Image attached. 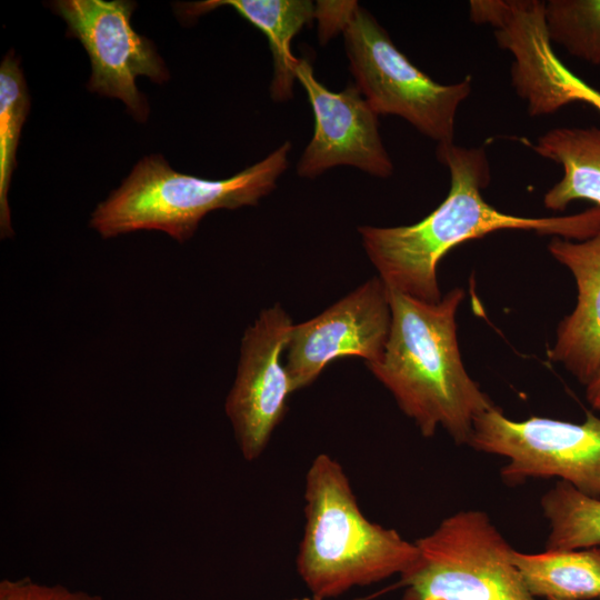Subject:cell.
Listing matches in <instances>:
<instances>
[{
	"label": "cell",
	"instance_id": "1",
	"mask_svg": "<svg viewBox=\"0 0 600 600\" xmlns=\"http://www.w3.org/2000/svg\"><path fill=\"white\" fill-rule=\"evenodd\" d=\"M437 156L450 173L446 199L414 224L358 228L366 253L388 289L427 302L442 298L437 267L462 242L499 230L533 231L567 240H586L600 229V207L550 218H524L489 204L482 190L490 181V164L482 147L440 146Z\"/></svg>",
	"mask_w": 600,
	"mask_h": 600
},
{
	"label": "cell",
	"instance_id": "2",
	"mask_svg": "<svg viewBox=\"0 0 600 600\" xmlns=\"http://www.w3.org/2000/svg\"><path fill=\"white\" fill-rule=\"evenodd\" d=\"M391 328L381 360L369 371L392 394L426 438L443 428L468 444L474 420L496 404L468 374L457 339L456 313L464 290L438 302L388 289Z\"/></svg>",
	"mask_w": 600,
	"mask_h": 600
},
{
	"label": "cell",
	"instance_id": "3",
	"mask_svg": "<svg viewBox=\"0 0 600 600\" xmlns=\"http://www.w3.org/2000/svg\"><path fill=\"white\" fill-rule=\"evenodd\" d=\"M304 519L296 562L312 600L401 576L419 557L414 541L366 518L342 466L327 453L307 471Z\"/></svg>",
	"mask_w": 600,
	"mask_h": 600
},
{
	"label": "cell",
	"instance_id": "4",
	"mask_svg": "<svg viewBox=\"0 0 600 600\" xmlns=\"http://www.w3.org/2000/svg\"><path fill=\"white\" fill-rule=\"evenodd\" d=\"M290 149L291 143L286 141L263 160L222 180L177 172L159 154L144 157L97 206L90 226L102 238L159 230L184 242L207 213L254 206L270 193L288 167Z\"/></svg>",
	"mask_w": 600,
	"mask_h": 600
},
{
	"label": "cell",
	"instance_id": "5",
	"mask_svg": "<svg viewBox=\"0 0 600 600\" xmlns=\"http://www.w3.org/2000/svg\"><path fill=\"white\" fill-rule=\"evenodd\" d=\"M316 18L326 41L343 33L356 86L377 114L403 118L438 147L453 143L458 109L472 91L471 76L452 84L433 81L356 1H318Z\"/></svg>",
	"mask_w": 600,
	"mask_h": 600
},
{
	"label": "cell",
	"instance_id": "6",
	"mask_svg": "<svg viewBox=\"0 0 600 600\" xmlns=\"http://www.w3.org/2000/svg\"><path fill=\"white\" fill-rule=\"evenodd\" d=\"M414 543L419 557L397 583L401 600H536L483 511L456 512Z\"/></svg>",
	"mask_w": 600,
	"mask_h": 600
},
{
	"label": "cell",
	"instance_id": "7",
	"mask_svg": "<svg viewBox=\"0 0 600 600\" xmlns=\"http://www.w3.org/2000/svg\"><path fill=\"white\" fill-rule=\"evenodd\" d=\"M468 444L506 458L500 473L509 484L558 478L600 498V418L592 413L582 423L542 417L514 421L494 406L474 420Z\"/></svg>",
	"mask_w": 600,
	"mask_h": 600
},
{
	"label": "cell",
	"instance_id": "8",
	"mask_svg": "<svg viewBox=\"0 0 600 600\" xmlns=\"http://www.w3.org/2000/svg\"><path fill=\"white\" fill-rule=\"evenodd\" d=\"M469 14L490 26L497 43L512 56L511 82L529 114L547 116L581 102L600 113V91L568 69L552 49L544 1L471 0Z\"/></svg>",
	"mask_w": 600,
	"mask_h": 600
},
{
	"label": "cell",
	"instance_id": "9",
	"mask_svg": "<svg viewBox=\"0 0 600 600\" xmlns=\"http://www.w3.org/2000/svg\"><path fill=\"white\" fill-rule=\"evenodd\" d=\"M136 4L124 0H59L52 10L68 26V32L86 49L92 73V92L122 100L138 120L148 116L144 98L136 86L143 76L162 83L169 78L153 43L131 26Z\"/></svg>",
	"mask_w": 600,
	"mask_h": 600
},
{
	"label": "cell",
	"instance_id": "10",
	"mask_svg": "<svg viewBox=\"0 0 600 600\" xmlns=\"http://www.w3.org/2000/svg\"><path fill=\"white\" fill-rule=\"evenodd\" d=\"M292 326L289 314L276 303L262 310L242 337L224 410L247 461L262 454L294 392L282 360Z\"/></svg>",
	"mask_w": 600,
	"mask_h": 600
},
{
	"label": "cell",
	"instance_id": "11",
	"mask_svg": "<svg viewBox=\"0 0 600 600\" xmlns=\"http://www.w3.org/2000/svg\"><path fill=\"white\" fill-rule=\"evenodd\" d=\"M391 307L386 283L373 277L320 314L293 324L284 348V367L293 391L310 386L333 360H381L391 328Z\"/></svg>",
	"mask_w": 600,
	"mask_h": 600
},
{
	"label": "cell",
	"instance_id": "12",
	"mask_svg": "<svg viewBox=\"0 0 600 600\" xmlns=\"http://www.w3.org/2000/svg\"><path fill=\"white\" fill-rule=\"evenodd\" d=\"M296 78L307 91L314 116L312 139L302 153L297 173L314 178L336 166H353L364 172L387 178L392 161L379 133L377 112L356 84L332 92L313 74L312 66L300 59Z\"/></svg>",
	"mask_w": 600,
	"mask_h": 600
},
{
	"label": "cell",
	"instance_id": "13",
	"mask_svg": "<svg viewBox=\"0 0 600 600\" xmlns=\"http://www.w3.org/2000/svg\"><path fill=\"white\" fill-rule=\"evenodd\" d=\"M548 250L571 271L578 291L574 309L557 327L549 358L587 384L600 367V229L581 241L554 237Z\"/></svg>",
	"mask_w": 600,
	"mask_h": 600
},
{
	"label": "cell",
	"instance_id": "14",
	"mask_svg": "<svg viewBox=\"0 0 600 600\" xmlns=\"http://www.w3.org/2000/svg\"><path fill=\"white\" fill-rule=\"evenodd\" d=\"M221 6L236 9L267 37L273 59L271 97L289 100L300 60L291 52V40L316 18V4L307 0H208L188 4L186 13L198 16Z\"/></svg>",
	"mask_w": 600,
	"mask_h": 600
},
{
	"label": "cell",
	"instance_id": "15",
	"mask_svg": "<svg viewBox=\"0 0 600 600\" xmlns=\"http://www.w3.org/2000/svg\"><path fill=\"white\" fill-rule=\"evenodd\" d=\"M532 149L559 163L563 176L543 197L552 211H564L576 200L600 207V128H554L540 136Z\"/></svg>",
	"mask_w": 600,
	"mask_h": 600
},
{
	"label": "cell",
	"instance_id": "16",
	"mask_svg": "<svg viewBox=\"0 0 600 600\" xmlns=\"http://www.w3.org/2000/svg\"><path fill=\"white\" fill-rule=\"evenodd\" d=\"M529 593L547 600H587L600 597V548L548 550L523 553L512 550Z\"/></svg>",
	"mask_w": 600,
	"mask_h": 600
},
{
	"label": "cell",
	"instance_id": "17",
	"mask_svg": "<svg viewBox=\"0 0 600 600\" xmlns=\"http://www.w3.org/2000/svg\"><path fill=\"white\" fill-rule=\"evenodd\" d=\"M550 530L548 550H578L600 546V498L587 496L566 481L541 497Z\"/></svg>",
	"mask_w": 600,
	"mask_h": 600
},
{
	"label": "cell",
	"instance_id": "18",
	"mask_svg": "<svg viewBox=\"0 0 600 600\" xmlns=\"http://www.w3.org/2000/svg\"><path fill=\"white\" fill-rule=\"evenodd\" d=\"M30 109L26 81L18 60L7 56L0 66V231L13 236L8 190L16 168V151Z\"/></svg>",
	"mask_w": 600,
	"mask_h": 600
},
{
	"label": "cell",
	"instance_id": "19",
	"mask_svg": "<svg viewBox=\"0 0 600 600\" xmlns=\"http://www.w3.org/2000/svg\"><path fill=\"white\" fill-rule=\"evenodd\" d=\"M544 21L551 43L600 66V0L544 1Z\"/></svg>",
	"mask_w": 600,
	"mask_h": 600
},
{
	"label": "cell",
	"instance_id": "20",
	"mask_svg": "<svg viewBox=\"0 0 600 600\" xmlns=\"http://www.w3.org/2000/svg\"><path fill=\"white\" fill-rule=\"evenodd\" d=\"M0 600H104L101 596L72 590L61 584H44L31 579L0 582Z\"/></svg>",
	"mask_w": 600,
	"mask_h": 600
},
{
	"label": "cell",
	"instance_id": "21",
	"mask_svg": "<svg viewBox=\"0 0 600 600\" xmlns=\"http://www.w3.org/2000/svg\"><path fill=\"white\" fill-rule=\"evenodd\" d=\"M586 398L591 407L600 412V367L586 384Z\"/></svg>",
	"mask_w": 600,
	"mask_h": 600
},
{
	"label": "cell",
	"instance_id": "22",
	"mask_svg": "<svg viewBox=\"0 0 600 600\" xmlns=\"http://www.w3.org/2000/svg\"><path fill=\"white\" fill-rule=\"evenodd\" d=\"M289 600H311V599H310V598H307V597H304V598H293V599H289Z\"/></svg>",
	"mask_w": 600,
	"mask_h": 600
},
{
	"label": "cell",
	"instance_id": "23",
	"mask_svg": "<svg viewBox=\"0 0 600 600\" xmlns=\"http://www.w3.org/2000/svg\"><path fill=\"white\" fill-rule=\"evenodd\" d=\"M600 598V597H599Z\"/></svg>",
	"mask_w": 600,
	"mask_h": 600
}]
</instances>
